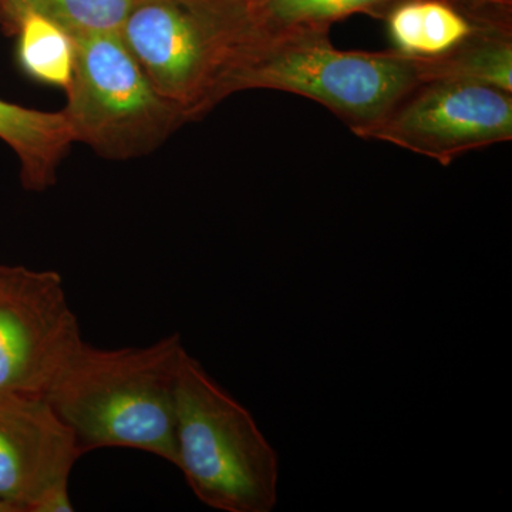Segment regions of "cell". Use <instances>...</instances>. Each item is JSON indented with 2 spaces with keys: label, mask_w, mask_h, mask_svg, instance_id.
I'll use <instances>...</instances> for the list:
<instances>
[{
  "label": "cell",
  "mask_w": 512,
  "mask_h": 512,
  "mask_svg": "<svg viewBox=\"0 0 512 512\" xmlns=\"http://www.w3.org/2000/svg\"><path fill=\"white\" fill-rule=\"evenodd\" d=\"M82 343L62 275L0 265V396L45 399Z\"/></svg>",
  "instance_id": "8992f818"
},
{
  "label": "cell",
  "mask_w": 512,
  "mask_h": 512,
  "mask_svg": "<svg viewBox=\"0 0 512 512\" xmlns=\"http://www.w3.org/2000/svg\"><path fill=\"white\" fill-rule=\"evenodd\" d=\"M262 33L254 10L232 0H136L120 29L154 89L188 121L227 97Z\"/></svg>",
  "instance_id": "3957f363"
},
{
  "label": "cell",
  "mask_w": 512,
  "mask_h": 512,
  "mask_svg": "<svg viewBox=\"0 0 512 512\" xmlns=\"http://www.w3.org/2000/svg\"><path fill=\"white\" fill-rule=\"evenodd\" d=\"M82 456L45 399L0 396V498L16 510L74 511L69 480Z\"/></svg>",
  "instance_id": "ba28073f"
},
{
  "label": "cell",
  "mask_w": 512,
  "mask_h": 512,
  "mask_svg": "<svg viewBox=\"0 0 512 512\" xmlns=\"http://www.w3.org/2000/svg\"><path fill=\"white\" fill-rule=\"evenodd\" d=\"M468 12L511 13L512 0H453Z\"/></svg>",
  "instance_id": "9a60e30c"
},
{
  "label": "cell",
  "mask_w": 512,
  "mask_h": 512,
  "mask_svg": "<svg viewBox=\"0 0 512 512\" xmlns=\"http://www.w3.org/2000/svg\"><path fill=\"white\" fill-rule=\"evenodd\" d=\"M0 512H19L16 510L15 507H13L12 504H9L8 501L3 500V498H0Z\"/></svg>",
  "instance_id": "e0dca14e"
},
{
  "label": "cell",
  "mask_w": 512,
  "mask_h": 512,
  "mask_svg": "<svg viewBox=\"0 0 512 512\" xmlns=\"http://www.w3.org/2000/svg\"><path fill=\"white\" fill-rule=\"evenodd\" d=\"M399 2L402 0H265L252 10L264 30L293 26L329 28L336 20L356 13L384 18Z\"/></svg>",
  "instance_id": "5bb4252c"
},
{
  "label": "cell",
  "mask_w": 512,
  "mask_h": 512,
  "mask_svg": "<svg viewBox=\"0 0 512 512\" xmlns=\"http://www.w3.org/2000/svg\"><path fill=\"white\" fill-rule=\"evenodd\" d=\"M396 52L423 59L446 56L488 26L510 20L483 18L453 0H402L384 16Z\"/></svg>",
  "instance_id": "9c48e42d"
},
{
  "label": "cell",
  "mask_w": 512,
  "mask_h": 512,
  "mask_svg": "<svg viewBox=\"0 0 512 512\" xmlns=\"http://www.w3.org/2000/svg\"><path fill=\"white\" fill-rule=\"evenodd\" d=\"M264 30V29H262ZM430 80V62L396 50L345 52L329 28L264 30L227 83V97L252 89L281 90L328 107L363 138L407 96Z\"/></svg>",
  "instance_id": "7a4b0ae2"
},
{
  "label": "cell",
  "mask_w": 512,
  "mask_h": 512,
  "mask_svg": "<svg viewBox=\"0 0 512 512\" xmlns=\"http://www.w3.org/2000/svg\"><path fill=\"white\" fill-rule=\"evenodd\" d=\"M76 56L63 114L74 141L109 160L153 153L187 117L154 89L120 32L73 37Z\"/></svg>",
  "instance_id": "5b68a950"
},
{
  "label": "cell",
  "mask_w": 512,
  "mask_h": 512,
  "mask_svg": "<svg viewBox=\"0 0 512 512\" xmlns=\"http://www.w3.org/2000/svg\"><path fill=\"white\" fill-rule=\"evenodd\" d=\"M13 35L18 37L16 57L26 76L66 92L72 83L76 56L73 36L35 13L20 18Z\"/></svg>",
  "instance_id": "4fadbf2b"
},
{
  "label": "cell",
  "mask_w": 512,
  "mask_h": 512,
  "mask_svg": "<svg viewBox=\"0 0 512 512\" xmlns=\"http://www.w3.org/2000/svg\"><path fill=\"white\" fill-rule=\"evenodd\" d=\"M177 461L195 497L225 512H271L279 458L247 407L185 350L175 400Z\"/></svg>",
  "instance_id": "277c9868"
},
{
  "label": "cell",
  "mask_w": 512,
  "mask_h": 512,
  "mask_svg": "<svg viewBox=\"0 0 512 512\" xmlns=\"http://www.w3.org/2000/svg\"><path fill=\"white\" fill-rule=\"evenodd\" d=\"M363 138L450 165L468 151L512 140V94L466 80H427Z\"/></svg>",
  "instance_id": "52a82bcc"
},
{
  "label": "cell",
  "mask_w": 512,
  "mask_h": 512,
  "mask_svg": "<svg viewBox=\"0 0 512 512\" xmlns=\"http://www.w3.org/2000/svg\"><path fill=\"white\" fill-rule=\"evenodd\" d=\"M184 353L178 333L119 349L83 340L45 400L72 431L82 454L134 448L175 466V400Z\"/></svg>",
  "instance_id": "6da1fadb"
},
{
  "label": "cell",
  "mask_w": 512,
  "mask_h": 512,
  "mask_svg": "<svg viewBox=\"0 0 512 512\" xmlns=\"http://www.w3.org/2000/svg\"><path fill=\"white\" fill-rule=\"evenodd\" d=\"M136 0H0V26L13 35L29 13L52 20L73 37L120 32Z\"/></svg>",
  "instance_id": "7c38bea8"
},
{
  "label": "cell",
  "mask_w": 512,
  "mask_h": 512,
  "mask_svg": "<svg viewBox=\"0 0 512 512\" xmlns=\"http://www.w3.org/2000/svg\"><path fill=\"white\" fill-rule=\"evenodd\" d=\"M0 140L20 161L26 190L43 191L56 183L57 168L74 141L63 111H40L0 99Z\"/></svg>",
  "instance_id": "30bf717a"
},
{
  "label": "cell",
  "mask_w": 512,
  "mask_h": 512,
  "mask_svg": "<svg viewBox=\"0 0 512 512\" xmlns=\"http://www.w3.org/2000/svg\"><path fill=\"white\" fill-rule=\"evenodd\" d=\"M430 62L431 79H458L512 94V26H488Z\"/></svg>",
  "instance_id": "8fae6325"
},
{
  "label": "cell",
  "mask_w": 512,
  "mask_h": 512,
  "mask_svg": "<svg viewBox=\"0 0 512 512\" xmlns=\"http://www.w3.org/2000/svg\"><path fill=\"white\" fill-rule=\"evenodd\" d=\"M232 2L241 3V5L249 6V8H256V6L261 5V3H264L265 0H232Z\"/></svg>",
  "instance_id": "2e32d148"
}]
</instances>
